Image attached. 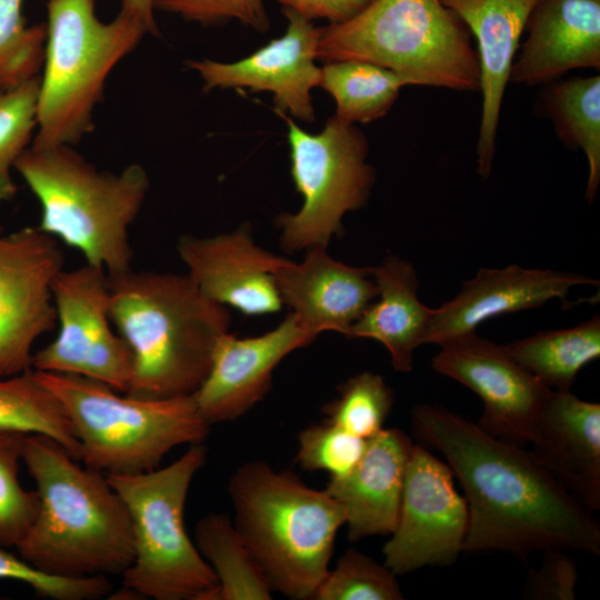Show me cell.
<instances>
[{
	"label": "cell",
	"mask_w": 600,
	"mask_h": 600,
	"mask_svg": "<svg viewBox=\"0 0 600 600\" xmlns=\"http://www.w3.org/2000/svg\"><path fill=\"white\" fill-rule=\"evenodd\" d=\"M277 113L288 126L290 172L303 198L298 212L277 219L281 248L296 252L328 247L332 237L343 234V216L362 208L370 198L376 172L367 162L368 140L356 124L336 116L312 134L287 114Z\"/></svg>",
	"instance_id": "cell-10"
},
{
	"label": "cell",
	"mask_w": 600,
	"mask_h": 600,
	"mask_svg": "<svg viewBox=\"0 0 600 600\" xmlns=\"http://www.w3.org/2000/svg\"><path fill=\"white\" fill-rule=\"evenodd\" d=\"M62 267L53 237L0 226V378L31 370L34 342L57 326L52 283Z\"/></svg>",
	"instance_id": "cell-12"
},
{
	"label": "cell",
	"mask_w": 600,
	"mask_h": 600,
	"mask_svg": "<svg viewBox=\"0 0 600 600\" xmlns=\"http://www.w3.org/2000/svg\"><path fill=\"white\" fill-rule=\"evenodd\" d=\"M393 573L367 554L348 549L334 569L316 589L314 600H401L403 594Z\"/></svg>",
	"instance_id": "cell-33"
},
{
	"label": "cell",
	"mask_w": 600,
	"mask_h": 600,
	"mask_svg": "<svg viewBox=\"0 0 600 600\" xmlns=\"http://www.w3.org/2000/svg\"><path fill=\"white\" fill-rule=\"evenodd\" d=\"M598 281L576 272L524 269L511 264L503 269H480L464 281L459 293L434 309L426 343H442L471 332L484 321L511 312L540 307L558 298L566 301L576 286Z\"/></svg>",
	"instance_id": "cell-18"
},
{
	"label": "cell",
	"mask_w": 600,
	"mask_h": 600,
	"mask_svg": "<svg viewBox=\"0 0 600 600\" xmlns=\"http://www.w3.org/2000/svg\"><path fill=\"white\" fill-rule=\"evenodd\" d=\"M432 368L476 392L483 402L478 426L499 439L523 444L551 389L517 363L503 346L476 332L441 344Z\"/></svg>",
	"instance_id": "cell-14"
},
{
	"label": "cell",
	"mask_w": 600,
	"mask_h": 600,
	"mask_svg": "<svg viewBox=\"0 0 600 600\" xmlns=\"http://www.w3.org/2000/svg\"><path fill=\"white\" fill-rule=\"evenodd\" d=\"M578 579L576 564L564 551H546L540 569L529 576L527 594L539 600H572Z\"/></svg>",
	"instance_id": "cell-38"
},
{
	"label": "cell",
	"mask_w": 600,
	"mask_h": 600,
	"mask_svg": "<svg viewBox=\"0 0 600 600\" xmlns=\"http://www.w3.org/2000/svg\"><path fill=\"white\" fill-rule=\"evenodd\" d=\"M411 422L417 437L444 456L464 491L463 551L600 553L599 522L531 450L436 404L416 406Z\"/></svg>",
	"instance_id": "cell-1"
},
{
	"label": "cell",
	"mask_w": 600,
	"mask_h": 600,
	"mask_svg": "<svg viewBox=\"0 0 600 600\" xmlns=\"http://www.w3.org/2000/svg\"><path fill=\"white\" fill-rule=\"evenodd\" d=\"M24 0H0V84L11 88L39 77L47 27H27Z\"/></svg>",
	"instance_id": "cell-32"
},
{
	"label": "cell",
	"mask_w": 600,
	"mask_h": 600,
	"mask_svg": "<svg viewBox=\"0 0 600 600\" xmlns=\"http://www.w3.org/2000/svg\"><path fill=\"white\" fill-rule=\"evenodd\" d=\"M453 10L477 40L482 97L477 142V171L491 173L502 100L536 0H441Z\"/></svg>",
	"instance_id": "cell-21"
},
{
	"label": "cell",
	"mask_w": 600,
	"mask_h": 600,
	"mask_svg": "<svg viewBox=\"0 0 600 600\" xmlns=\"http://www.w3.org/2000/svg\"><path fill=\"white\" fill-rule=\"evenodd\" d=\"M26 436L0 432V547H17L39 512L37 490H26L18 478Z\"/></svg>",
	"instance_id": "cell-34"
},
{
	"label": "cell",
	"mask_w": 600,
	"mask_h": 600,
	"mask_svg": "<svg viewBox=\"0 0 600 600\" xmlns=\"http://www.w3.org/2000/svg\"><path fill=\"white\" fill-rule=\"evenodd\" d=\"M338 391L339 396L322 408L326 421L366 440L383 429L392 409L393 392L380 374L359 372Z\"/></svg>",
	"instance_id": "cell-30"
},
{
	"label": "cell",
	"mask_w": 600,
	"mask_h": 600,
	"mask_svg": "<svg viewBox=\"0 0 600 600\" xmlns=\"http://www.w3.org/2000/svg\"><path fill=\"white\" fill-rule=\"evenodd\" d=\"M121 8L138 17L146 24L149 33H159L153 14V0H121Z\"/></svg>",
	"instance_id": "cell-40"
},
{
	"label": "cell",
	"mask_w": 600,
	"mask_h": 600,
	"mask_svg": "<svg viewBox=\"0 0 600 600\" xmlns=\"http://www.w3.org/2000/svg\"><path fill=\"white\" fill-rule=\"evenodd\" d=\"M316 338L291 312L277 328L261 336L222 334L209 372L193 393L201 417L211 426L247 413L271 389L280 361Z\"/></svg>",
	"instance_id": "cell-16"
},
{
	"label": "cell",
	"mask_w": 600,
	"mask_h": 600,
	"mask_svg": "<svg viewBox=\"0 0 600 600\" xmlns=\"http://www.w3.org/2000/svg\"><path fill=\"white\" fill-rule=\"evenodd\" d=\"M509 82L547 84L576 69H600V0H536Z\"/></svg>",
	"instance_id": "cell-20"
},
{
	"label": "cell",
	"mask_w": 600,
	"mask_h": 600,
	"mask_svg": "<svg viewBox=\"0 0 600 600\" xmlns=\"http://www.w3.org/2000/svg\"><path fill=\"white\" fill-rule=\"evenodd\" d=\"M153 8L201 24L238 20L259 32L270 28L263 0H153Z\"/></svg>",
	"instance_id": "cell-37"
},
{
	"label": "cell",
	"mask_w": 600,
	"mask_h": 600,
	"mask_svg": "<svg viewBox=\"0 0 600 600\" xmlns=\"http://www.w3.org/2000/svg\"><path fill=\"white\" fill-rule=\"evenodd\" d=\"M194 543L218 579L213 600H270L272 590L233 521L210 512L194 527Z\"/></svg>",
	"instance_id": "cell-27"
},
{
	"label": "cell",
	"mask_w": 600,
	"mask_h": 600,
	"mask_svg": "<svg viewBox=\"0 0 600 600\" xmlns=\"http://www.w3.org/2000/svg\"><path fill=\"white\" fill-rule=\"evenodd\" d=\"M326 246L307 249L302 262L286 259L274 271L283 306L312 334L337 331L348 337L351 326L378 296L372 267H353L330 257Z\"/></svg>",
	"instance_id": "cell-19"
},
{
	"label": "cell",
	"mask_w": 600,
	"mask_h": 600,
	"mask_svg": "<svg viewBox=\"0 0 600 600\" xmlns=\"http://www.w3.org/2000/svg\"><path fill=\"white\" fill-rule=\"evenodd\" d=\"M22 461L37 486L39 512L19 556L53 576L122 574L134 556L126 503L104 473L81 467L59 442L27 434Z\"/></svg>",
	"instance_id": "cell-3"
},
{
	"label": "cell",
	"mask_w": 600,
	"mask_h": 600,
	"mask_svg": "<svg viewBox=\"0 0 600 600\" xmlns=\"http://www.w3.org/2000/svg\"><path fill=\"white\" fill-rule=\"evenodd\" d=\"M57 337L33 353L32 369L78 374L124 393L131 377V356L112 330L108 273L86 263L61 270L52 283Z\"/></svg>",
	"instance_id": "cell-11"
},
{
	"label": "cell",
	"mask_w": 600,
	"mask_h": 600,
	"mask_svg": "<svg viewBox=\"0 0 600 600\" xmlns=\"http://www.w3.org/2000/svg\"><path fill=\"white\" fill-rule=\"evenodd\" d=\"M471 33L441 0H372L351 20L321 27L317 60L387 68L407 86L479 91Z\"/></svg>",
	"instance_id": "cell-6"
},
{
	"label": "cell",
	"mask_w": 600,
	"mask_h": 600,
	"mask_svg": "<svg viewBox=\"0 0 600 600\" xmlns=\"http://www.w3.org/2000/svg\"><path fill=\"white\" fill-rule=\"evenodd\" d=\"M543 86L541 111L558 138L568 148L582 150L588 160L586 200L592 203L600 183V77L559 78Z\"/></svg>",
	"instance_id": "cell-25"
},
{
	"label": "cell",
	"mask_w": 600,
	"mask_h": 600,
	"mask_svg": "<svg viewBox=\"0 0 600 600\" xmlns=\"http://www.w3.org/2000/svg\"><path fill=\"white\" fill-rule=\"evenodd\" d=\"M13 169L40 203L39 230L79 250L86 263L108 276L131 269L129 227L150 186L142 166L103 171L72 146H57L29 147Z\"/></svg>",
	"instance_id": "cell-5"
},
{
	"label": "cell",
	"mask_w": 600,
	"mask_h": 600,
	"mask_svg": "<svg viewBox=\"0 0 600 600\" xmlns=\"http://www.w3.org/2000/svg\"><path fill=\"white\" fill-rule=\"evenodd\" d=\"M177 251L207 298L248 316L281 310L273 273L287 258L258 246L249 223L211 237L182 236Z\"/></svg>",
	"instance_id": "cell-17"
},
{
	"label": "cell",
	"mask_w": 600,
	"mask_h": 600,
	"mask_svg": "<svg viewBox=\"0 0 600 600\" xmlns=\"http://www.w3.org/2000/svg\"><path fill=\"white\" fill-rule=\"evenodd\" d=\"M233 524L272 591L311 599L327 574L342 507L326 491L266 461L241 464L228 481Z\"/></svg>",
	"instance_id": "cell-4"
},
{
	"label": "cell",
	"mask_w": 600,
	"mask_h": 600,
	"mask_svg": "<svg viewBox=\"0 0 600 600\" xmlns=\"http://www.w3.org/2000/svg\"><path fill=\"white\" fill-rule=\"evenodd\" d=\"M372 277L379 299L351 326L348 337L379 341L388 350L392 367L410 372L414 350L426 344L434 309L419 300L417 273L409 262L389 256L372 267Z\"/></svg>",
	"instance_id": "cell-24"
},
{
	"label": "cell",
	"mask_w": 600,
	"mask_h": 600,
	"mask_svg": "<svg viewBox=\"0 0 600 600\" xmlns=\"http://www.w3.org/2000/svg\"><path fill=\"white\" fill-rule=\"evenodd\" d=\"M368 441L324 420L299 433L296 460L306 471H324L330 478L343 477L359 462Z\"/></svg>",
	"instance_id": "cell-35"
},
{
	"label": "cell",
	"mask_w": 600,
	"mask_h": 600,
	"mask_svg": "<svg viewBox=\"0 0 600 600\" xmlns=\"http://www.w3.org/2000/svg\"><path fill=\"white\" fill-rule=\"evenodd\" d=\"M282 12L288 20L286 33L250 56L234 62L202 59L187 63L199 73L206 90L267 91L272 93L277 112L313 122L311 90L319 87L321 76L316 64L321 27L290 9L283 8Z\"/></svg>",
	"instance_id": "cell-15"
},
{
	"label": "cell",
	"mask_w": 600,
	"mask_h": 600,
	"mask_svg": "<svg viewBox=\"0 0 600 600\" xmlns=\"http://www.w3.org/2000/svg\"><path fill=\"white\" fill-rule=\"evenodd\" d=\"M38 90L39 77L11 88L0 84V204L18 192L11 170L32 142Z\"/></svg>",
	"instance_id": "cell-31"
},
{
	"label": "cell",
	"mask_w": 600,
	"mask_h": 600,
	"mask_svg": "<svg viewBox=\"0 0 600 600\" xmlns=\"http://www.w3.org/2000/svg\"><path fill=\"white\" fill-rule=\"evenodd\" d=\"M406 86L396 72L358 60L326 62L319 82L336 101L334 116L351 124L386 116Z\"/></svg>",
	"instance_id": "cell-28"
},
{
	"label": "cell",
	"mask_w": 600,
	"mask_h": 600,
	"mask_svg": "<svg viewBox=\"0 0 600 600\" xmlns=\"http://www.w3.org/2000/svg\"><path fill=\"white\" fill-rule=\"evenodd\" d=\"M34 372L71 421L80 461L104 474L154 470L173 448L202 443L210 432L193 393L143 399L78 374Z\"/></svg>",
	"instance_id": "cell-8"
},
{
	"label": "cell",
	"mask_w": 600,
	"mask_h": 600,
	"mask_svg": "<svg viewBox=\"0 0 600 600\" xmlns=\"http://www.w3.org/2000/svg\"><path fill=\"white\" fill-rule=\"evenodd\" d=\"M108 279L110 319L131 356L124 393L143 399L194 393L218 340L229 332L227 306L207 298L188 273L131 268Z\"/></svg>",
	"instance_id": "cell-2"
},
{
	"label": "cell",
	"mask_w": 600,
	"mask_h": 600,
	"mask_svg": "<svg viewBox=\"0 0 600 600\" xmlns=\"http://www.w3.org/2000/svg\"><path fill=\"white\" fill-rule=\"evenodd\" d=\"M42 76H39L37 149L74 146L93 130V110L107 78L148 32L121 8L110 22L94 11V0H49Z\"/></svg>",
	"instance_id": "cell-7"
},
{
	"label": "cell",
	"mask_w": 600,
	"mask_h": 600,
	"mask_svg": "<svg viewBox=\"0 0 600 600\" xmlns=\"http://www.w3.org/2000/svg\"><path fill=\"white\" fill-rule=\"evenodd\" d=\"M283 8L290 9L301 17L327 19L329 24L343 23L363 11L372 0H276Z\"/></svg>",
	"instance_id": "cell-39"
},
{
	"label": "cell",
	"mask_w": 600,
	"mask_h": 600,
	"mask_svg": "<svg viewBox=\"0 0 600 600\" xmlns=\"http://www.w3.org/2000/svg\"><path fill=\"white\" fill-rule=\"evenodd\" d=\"M413 446L402 430L383 428L349 473L328 481L324 489L342 507L351 542L393 532Z\"/></svg>",
	"instance_id": "cell-23"
},
{
	"label": "cell",
	"mask_w": 600,
	"mask_h": 600,
	"mask_svg": "<svg viewBox=\"0 0 600 600\" xmlns=\"http://www.w3.org/2000/svg\"><path fill=\"white\" fill-rule=\"evenodd\" d=\"M207 449L192 444L164 468L106 474L131 518L134 556L123 589L154 600H213L218 579L190 539L184 508Z\"/></svg>",
	"instance_id": "cell-9"
},
{
	"label": "cell",
	"mask_w": 600,
	"mask_h": 600,
	"mask_svg": "<svg viewBox=\"0 0 600 600\" xmlns=\"http://www.w3.org/2000/svg\"><path fill=\"white\" fill-rule=\"evenodd\" d=\"M532 452L586 508L600 509V404L551 390L533 427Z\"/></svg>",
	"instance_id": "cell-22"
},
{
	"label": "cell",
	"mask_w": 600,
	"mask_h": 600,
	"mask_svg": "<svg viewBox=\"0 0 600 600\" xmlns=\"http://www.w3.org/2000/svg\"><path fill=\"white\" fill-rule=\"evenodd\" d=\"M467 501L450 467L414 444L407 467L397 526L383 546L384 564L397 576L446 566L463 551Z\"/></svg>",
	"instance_id": "cell-13"
},
{
	"label": "cell",
	"mask_w": 600,
	"mask_h": 600,
	"mask_svg": "<svg viewBox=\"0 0 600 600\" xmlns=\"http://www.w3.org/2000/svg\"><path fill=\"white\" fill-rule=\"evenodd\" d=\"M508 354L551 390H570L579 371L600 357V318L503 344Z\"/></svg>",
	"instance_id": "cell-26"
},
{
	"label": "cell",
	"mask_w": 600,
	"mask_h": 600,
	"mask_svg": "<svg viewBox=\"0 0 600 600\" xmlns=\"http://www.w3.org/2000/svg\"><path fill=\"white\" fill-rule=\"evenodd\" d=\"M0 432L50 437L80 461V443L71 421L33 369L0 378Z\"/></svg>",
	"instance_id": "cell-29"
},
{
	"label": "cell",
	"mask_w": 600,
	"mask_h": 600,
	"mask_svg": "<svg viewBox=\"0 0 600 600\" xmlns=\"http://www.w3.org/2000/svg\"><path fill=\"white\" fill-rule=\"evenodd\" d=\"M6 579L23 582L39 596L53 600H92L110 596L112 590L106 576L69 578L49 574L0 547V580Z\"/></svg>",
	"instance_id": "cell-36"
}]
</instances>
